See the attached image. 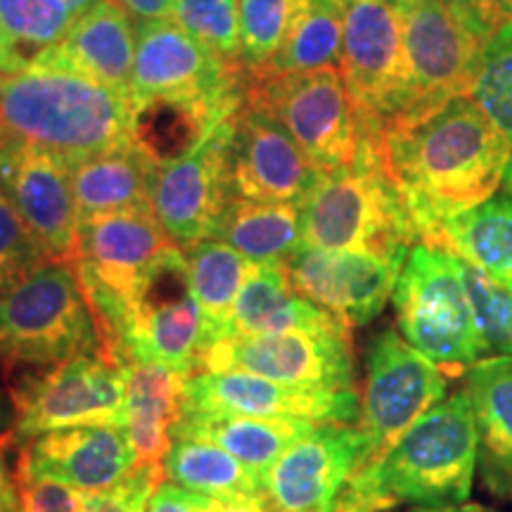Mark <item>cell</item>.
<instances>
[{
  "label": "cell",
  "mask_w": 512,
  "mask_h": 512,
  "mask_svg": "<svg viewBox=\"0 0 512 512\" xmlns=\"http://www.w3.org/2000/svg\"><path fill=\"white\" fill-rule=\"evenodd\" d=\"M382 150L420 242L432 247L451 216L494 197L512 155L508 138L470 95L420 124L389 131Z\"/></svg>",
  "instance_id": "1"
},
{
  "label": "cell",
  "mask_w": 512,
  "mask_h": 512,
  "mask_svg": "<svg viewBox=\"0 0 512 512\" xmlns=\"http://www.w3.org/2000/svg\"><path fill=\"white\" fill-rule=\"evenodd\" d=\"M475 472V415L460 389L361 467L344 486L335 512H384L403 503L460 505L470 498Z\"/></svg>",
  "instance_id": "2"
},
{
  "label": "cell",
  "mask_w": 512,
  "mask_h": 512,
  "mask_svg": "<svg viewBox=\"0 0 512 512\" xmlns=\"http://www.w3.org/2000/svg\"><path fill=\"white\" fill-rule=\"evenodd\" d=\"M0 136L55 152L72 166L131 143V98L38 57L0 72Z\"/></svg>",
  "instance_id": "3"
},
{
  "label": "cell",
  "mask_w": 512,
  "mask_h": 512,
  "mask_svg": "<svg viewBox=\"0 0 512 512\" xmlns=\"http://www.w3.org/2000/svg\"><path fill=\"white\" fill-rule=\"evenodd\" d=\"M299 209L309 247L401 252L420 242L380 140L361 138L354 164L323 171Z\"/></svg>",
  "instance_id": "4"
},
{
  "label": "cell",
  "mask_w": 512,
  "mask_h": 512,
  "mask_svg": "<svg viewBox=\"0 0 512 512\" xmlns=\"http://www.w3.org/2000/svg\"><path fill=\"white\" fill-rule=\"evenodd\" d=\"M83 354L105 347L74 264L48 261L0 292V368H50Z\"/></svg>",
  "instance_id": "5"
},
{
  "label": "cell",
  "mask_w": 512,
  "mask_h": 512,
  "mask_svg": "<svg viewBox=\"0 0 512 512\" xmlns=\"http://www.w3.org/2000/svg\"><path fill=\"white\" fill-rule=\"evenodd\" d=\"M392 299L403 339L446 375L467 373L486 358L456 254L425 242L413 245Z\"/></svg>",
  "instance_id": "6"
},
{
  "label": "cell",
  "mask_w": 512,
  "mask_h": 512,
  "mask_svg": "<svg viewBox=\"0 0 512 512\" xmlns=\"http://www.w3.org/2000/svg\"><path fill=\"white\" fill-rule=\"evenodd\" d=\"M209 351L200 304L190 287L183 249L169 245L140 273L126 299L117 363H159L176 373H202Z\"/></svg>",
  "instance_id": "7"
},
{
  "label": "cell",
  "mask_w": 512,
  "mask_h": 512,
  "mask_svg": "<svg viewBox=\"0 0 512 512\" xmlns=\"http://www.w3.org/2000/svg\"><path fill=\"white\" fill-rule=\"evenodd\" d=\"M396 3L403 19L406 98L389 131L420 124L451 100L470 93L486 43L491 41L467 22L451 0Z\"/></svg>",
  "instance_id": "8"
},
{
  "label": "cell",
  "mask_w": 512,
  "mask_h": 512,
  "mask_svg": "<svg viewBox=\"0 0 512 512\" xmlns=\"http://www.w3.org/2000/svg\"><path fill=\"white\" fill-rule=\"evenodd\" d=\"M339 72L361 138L382 143L406 98L403 19L396 0H349Z\"/></svg>",
  "instance_id": "9"
},
{
  "label": "cell",
  "mask_w": 512,
  "mask_h": 512,
  "mask_svg": "<svg viewBox=\"0 0 512 512\" xmlns=\"http://www.w3.org/2000/svg\"><path fill=\"white\" fill-rule=\"evenodd\" d=\"M245 100L278 119L316 169L354 164L361 131L339 67L249 76Z\"/></svg>",
  "instance_id": "10"
},
{
  "label": "cell",
  "mask_w": 512,
  "mask_h": 512,
  "mask_svg": "<svg viewBox=\"0 0 512 512\" xmlns=\"http://www.w3.org/2000/svg\"><path fill=\"white\" fill-rule=\"evenodd\" d=\"M17 444L83 425H126L124 368L105 354H83L41 368L10 392Z\"/></svg>",
  "instance_id": "11"
},
{
  "label": "cell",
  "mask_w": 512,
  "mask_h": 512,
  "mask_svg": "<svg viewBox=\"0 0 512 512\" xmlns=\"http://www.w3.org/2000/svg\"><path fill=\"white\" fill-rule=\"evenodd\" d=\"M446 373L396 330H382L368 349L358 432L363 465L380 458L408 427L444 401Z\"/></svg>",
  "instance_id": "12"
},
{
  "label": "cell",
  "mask_w": 512,
  "mask_h": 512,
  "mask_svg": "<svg viewBox=\"0 0 512 512\" xmlns=\"http://www.w3.org/2000/svg\"><path fill=\"white\" fill-rule=\"evenodd\" d=\"M204 370H242L297 389H356L347 325L230 337L204 356Z\"/></svg>",
  "instance_id": "13"
},
{
  "label": "cell",
  "mask_w": 512,
  "mask_h": 512,
  "mask_svg": "<svg viewBox=\"0 0 512 512\" xmlns=\"http://www.w3.org/2000/svg\"><path fill=\"white\" fill-rule=\"evenodd\" d=\"M411 249L363 252L299 245L285 261L294 290L318 304L347 328L368 325L394 297L399 275Z\"/></svg>",
  "instance_id": "14"
},
{
  "label": "cell",
  "mask_w": 512,
  "mask_h": 512,
  "mask_svg": "<svg viewBox=\"0 0 512 512\" xmlns=\"http://www.w3.org/2000/svg\"><path fill=\"white\" fill-rule=\"evenodd\" d=\"M0 190L43 256L57 264H74L79 214L67 159L24 140L0 136Z\"/></svg>",
  "instance_id": "15"
},
{
  "label": "cell",
  "mask_w": 512,
  "mask_h": 512,
  "mask_svg": "<svg viewBox=\"0 0 512 512\" xmlns=\"http://www.w3.org/2000/svg\"><path fill=\"white\" fill-rule=\"evenodd\" d=\"M233 128L235 117H230L192 155L157 169L152 214L178 249L214 238L235 200L228 169Z\"/></svg>",
  "instance_id": "16"
},
{
  "label": "cell",
  "mask_w": 512,
  "mask_h": 512,
  "mask_svg": "<svg viewBox=\"0 0 512 512\" xmlns=\"http://www.w3.org/2000/svg\"><path fill=\"white\" fill-rule=\"evenodd\" d=\"M183 411L351 425L361 413V399L356 389H297L242 370H204L185 380Z\"/></svg>",
  "instance_id": "17"
},
{
  "label": "cell",
  "mask_w": 512,
  "mask_h": 512,
  "mask_svg": "<svg viewBox=\"0 0 512 512\" xmlns=\"http://www.w3.org/2000/svg\"><path fill=\"white\" fill-rule=\"evenodd\" d=\"M361 465L363 437L356 425H316L266 472L264 501L275 512H335Z\"/></svg>",
  "instance_id": "18"
},
{
  "label": "cell",
  "mask_w": 512,
  "mask_h": 512,
  "mask_svg": "<svg viewBox=\"0 0 512 512\" xmlns=\"http://www.w3.org/2000/svg\"><path fill=\"white\" fill-rule=\"evenodd\" d=\"M228 169L233 195L254 202L302 204L323 174L278 119L247 100L235 114Z\"/></svg>",
  "instance_id": "19"
},
{
  "label": "cell",
  "mask_w": 512,
  "mask_h": 512,
  "mask_svg": "<svg viewBox=\"0 0 512 512\" xmlns=\"http://www.w3.org/2000/svg\"><path fill=\"white\" fill-rule=\"evenodd\" d=\"M249 74L223 62L171 19L140 22L131 100L152 95H219L245 91Z\"/></svg>",
  "instance_id": "20"
},
{
  "label": "cell",
  "mask_w": 512,
  "mask_h": 512,
  "mask_svg": "<svg viewBox=\"0 0 512 512\" xmlns=\"http://www.w3.org/2000/svg\"><path fill=\"white\" fill-rule=\"evenodd\" d=\"M169 245L152 209L88 216L79 221L74 268L81 287H93L126 302L145 266Z\"/></svg>",
  "instance_id": "21"
},
{
  "label": "cell",
  "mask_w": 512,
  "mask_h": 512,
  "mask_svg": "<svg viewBox=\"0 0 512 512\" xmlns=\"http://www.w3.org/2000/svg\"><path fill=\"white\" fill-rule=\"evenodd\" d=\"M17 463L38 475L62 479L93 496L131 475L138 456L126 427L83 425L46 432L27 441Z\"/></svg>",
  "instance_id": "22"
},
{
  "label": "cell",
  "mask_w": 512,
  "mask_h": 512,
  "mask_svg": "<svg viewBox=\"0 0 512 512\" xmlns=\"http://www.w3.org/2000/svg\"><path fill=\"white\" fill-rule=\"evenodd\" d=\"M245 91L131 100V143L155 169L181 162L245 105Z\"/></svg>",
  "instance_id": "23"
},
{
  "label": "cell",
  "mask_w": 512,
  "mask_h": 512,
  "mask_svg": "<svg viewBox=\"0 0 512 512\" xmlns=\"http://www.w3.org/2000/svg\"><path fill=\"white\" fill-rule=\"evenodd\" d=\"M131 98L136 27L117 0H95L69 27L67 36L41 55Z\"/></svg>",
  "instance_id": "24"
},
{
  "label": "cell",
  "mask_w": 512,
  "mask_h": 512,
  "mask_svg": "<svg viewBox=\"0 0 512 512\" xmlns=\"http://www.w3.org/2000/svg\"><path fill=\"white\" fill-rule=\"evenodd\" d=\"M463 392L477 430V472L484 489L512 503V356H486L465 373Z\"/></svg>",
  "instance_id": "25"
},
{
  "label": "cell",
  "mask_w": 512,
  "mask_h": 512,
  "mask_svg": "<svg viewBox=\"0 0 512 512\" xmlns=\"http://www.w3.org/2000/svg\"><path fill=\"white\" fill-rule=\"evenodd\" d=\"M126 434L136 448L138 465L164 467L174 430L183 415L188 375L147 361H126Z\"/></svg>",
  "instance_id": "26"
},
{
  "label": "cell",
  "mask_w": 512,
  "mask_h": 512,
  "mask_svg": "<svg viewBox=\"0 0 512 512\" xmlns=\"http://www.w3.org/2000/svg\"><path fill=\"white\" fill-rule=\"evenodd\" d=\"M339 323L342 320L294 290L285 273V266L252 264L245 283L240 287L238 299H235L230 337L320 330Z\"/></svg>",
  "instance_id": "27"
},
{
  "label": "cell",
  "mask_w": 512,
  "mask_h": 512,
  "mask_svg": "<svg viewBox=\"0 0 512 512\" xmlns=\"http://www.w3.org/2000/svg\"><path fill=\"white\" fill-rule=\"evenodd\" d=\"M69 169L79 221L110 211L152 209L157 169L133 143L81 159Z\"/></svg>",
  "instance_id": "28"
},
{
  "label": "cell",
  "mask_w": 512,
  "mask_h": 512,
  "mask_svg": "<svg viewBox=\"0 0 512 512\" xmlns=\"http://www.w3.org/2000/svg\"><path fill=\"white\" fill-rule=\"evenodd\" d=\"M313 427L304 420H264L235 413L183 411L174 434H190L226 448L264 484L271 465Z\"/></svg>",
  "instance_id": "29"
},
{
  "label": "cell",
  "mask_w": 512,
  "mask_h": 512,
  "mask_svg": "<svg viewBox=\"0 0 512 512\" xmlns=\"http://www.w3.org/2000/svg\"><path fill=\"white\" fill-rule=\"evenodd\" d=\"M164 475L183 489L228 505L252 503L264 494V484L247 465L214 441L190 434H174Z\"/></svg>",
  "instance_id": "30"
},
{
  "label": "cell",
  "mask_w": 512,
  "mask_h": 512,
  "mask_svg": "<svg viewBox=\"0 0 512 512\" xmlns=\"http://www.w3.org/2000/svg\"><path fill=\"white\" fill-rule=\"evenodd\" d=\"M434 247L448 249L512 292V197L494 195L477 207L451 216Z\"/></svg>",
  "instance_id": "31"
},
{
  "label": "cell",
  "mask_w": 512,
  "mask_h": 512,
  "mask_svg": "<svg viewBox=\"0 0 512 512\" xmlns=\"http://www.w3.org/2000/svg\"><path fill=\"white\" fill-rule=\"evenodd\" d=\"M216 240L228 242L252 264H278L302 245V209L297 202H254L235 197Z\"/></svg>",
  "instance_id": "32"
},
{
  "label": "cell",
  "mask_w": 512,
  "mask_h": 512,
  "mask_svg": "<svg viewBox=\"0 0 512 512\" xmlns=\"http://www.w3.org/2000/svg\"><path fill=\"white\" fill-rule=\"evenodd\" d=\"M347 5L349 0H292L283 46L261 74L339 67Z\"/></svg>",
  "instance_id": "33"
},
{
  "label": "cell",
  "mask_w": 512,
  "mask_h": 512,
  "mask_svg": "<svg viewBox=\"0 0 512 512\" xmlns=\"http://www.w3.org/2000/svg\"><path fill=\"white\" fill-rule=\"evenodd\" d=\"M188 259L190 287L200 304L207 328L209 349L230 337V320L240 287L245 283L252 261L228 242L209 238L183 249Z\"/></svg>",
  "instance_id": "34"
},
{
  "label": "cell",
  "mask_w": 512,
  "mask_h": 512,
  "mask_svg": "<svg viewBox=\"0 0 512 512\" xmlns=\"http://www.w3.org/2000/svg\"><path fill=\"white\" fill-rule=\"evenodd\" d=\"M67 0H0V72L29 67L74 24Z\"/></svg>",
  "instance_id": "35"
},
{
  "label": "cell",
  "mask_w": 512,
  "mask_h": 512,
  "mask_svg": "<svg viewBox=\"0 0 512 512\" xmlns=\"http://www.w3.org/2000/svg\"><path fill=\"white\" fill-rule=\"evenodd\" d=\"M171 22L223 62L245 69L240 46V0H176Z\"/></svg>",
  "instance_id": "36"
},
{
  "label": "cell",
  "mask_w": 512,
  "mask_h": 512,
  "mask_svg": "<svg viewBox=\"0 0 512 512\" xmlns=\"http://www.w3.org/2000/svg\"><path fill=\"white\" fill-rule=\"evenodd\" d=\"M467 95L512 145V24L498 29L486 43Z\"/></svg>",
  "instance_id": "37"
},
{
  "label": "cell",
  "mask_w": 512,
  "mask_h": 512,
  "mask_svg": "<svg viewBox=\"0 0 512 512\" xmlns=\"http://www.w3.org/2000/svg\"><path fill=\"white\" fill-rule=\"evenodd\" d=\"M292 0H240L242 67L261 74L283 46Z\"/></svg>",
  "instance_id": "38"
},
{
  "label": "cell",
  "mask_w": 512,
  "mask_h": 512,
  "mask_svg": "<svg viewBox=\"0 0 512 512\" xmlns=\"http://www.w3.org/2000/svg\"><path fill=\"white\" fill-rule=\"evenodd\" d=\"M463 278L486 356H512V292L465 261Z\"/></svg>",
  "instance_id": "39"
},
{
  "label": "cell",
  "mask_w": 512,
  "mask_h": 512,
  "mask_svg": "<svg viewBox=\"0 0 512 512\" xmlns=\"http://www.w3.org/2000/svg\"><path fill=\"white\" fill-rule=\"evenodd\" d=\"M43 264H48V259L0 190V292L10 290Z\"/></svg>",
  "instance_id": "40"
},
{
  "label": "cell",
  "mask_w": 512,
  "mask_h": 512,
  "mask_svg": "<svg viewBox=\"0 0 512 512\" xmlns=\"http://www.w3.org/2000/svg\"><path fill=\"white\" fill-rule=\"evenodd\" d=\"M22 512H86L88 494L50 475H38L29 467H15Z\"/></svg>",
  "instance_id": "41"
},
{
  "label": "cell",
  "mask_w": 512,
  "mask_h": 512,
  "mask_svg": "<svg viewBox=\"0 0 512 512\" xmlns=\"http://www.w3.org/2000/svg\"><path fill=\"white\" fill-rule=\"evenodd\" d=\"M164 467L136 465L126 479L112 489L88 496L86 512H145L147 501L162 484Z\"/></svg>",
  "instance_id": "42"
},
{
  "label": "cell",
  "mask_w": 512,
  "mask_h": 512,
  "mask_svg": "<svg viewBox=\"0 0 512 512\" xmlns=\"http://www.w3.org/2000/svg\"><path fill=\"white\" fill-rule=\"evenodd\" d=\"M451 3L486 38L512 24V0H451Z\"/></svg>",
  "instance_id": "43"
},
{
  "label": "cell",
  "mask_w": 512,
  "mask_h": 512,
  "mask_svg": "<svg viewBox=\"0 0 512 512\" xmlns=\"http://www.w3.org/2000/svg\"><path fill=\"white\" fill-rule=\"evenodd\" d=\"M207 496L183 489L174 482H162L147 501L145 512H202Z\"/></svg>",
  "instance_id": "44"
},
{
  "label": "cell",
  "mask_w": 512,
  "mask_h": 512,
  "mask_svg": "<svg viewBox=\"0 0 512 512\" xmlns=\"http://www.w3.org/2000/svg\"><path fill=\"white\" fill-rule=\"evenodd\" d=\"M117 3L140 22H157V19H171L176 0H117Z\"/></svg>",
  "instance_id": "45"
},
{
  "label": "cell",
  "mask_w": 512,
  "mask_h": 512,
  "mask_svg": "<svg viewBox=\"0 0 512 512\" xmlns=\"http://www.w3.org/2000/svg\"><path fill=\"white\" fill-rule=\"evenodd\" d=\"M0 512H22L17 475L10 467L5 451H0Z\"/></svg>",
  "instance_id": "46"
},
{
  "label": "cell",
  "mask_w": 512,
  "mask_h": 512,
  "mask_svg": "<svg viewBox=\"0 0 512 512\" xmlns=\"http://www.w3.org/2000/svg\"><path fill=\"white\" fill-rule=\"evenodd\" d=\"M17 444V408L8 392L0 389V451Z\"/></svg>",
  "instance_id": "47"
},
{
  "label": "cell",
  "mask_w": 512,
  "mask_h": 512,
  "mask_svg": "<svg viewBox=\"0 0 512 512\" xmlns=\"http://www.w3.org/2000/svg\"><path fill=\"white\" fill-rule=\"evenodd\" d=\"M411 512H498L479 503H460V505H439V508H415Z\"/></svg>",
  "instance_id": "48"
},
{
  "label": "cell",
  "mask_w": 512,
  "mask_h": 512,
  "mask_svg": "<svg viewBox=\"0 0 512 512\" xmlns=\"http://www.w3.org/2000/svg\"><path fill=\"white\" fill-rule=\"evenodd\" d=\"M202 512H235V510H233V505L214 501V498H207L202 505Z\"/></svg>",
  "instance_id": "49"
},
{
  "label": "cell",
  "mask_w": 512,
  "mask_h": 512,
  "mask_svg": "<svg viewBox=\"0 0 512 512\" xmlns=\"http://www.w3.org/2000/svg\"><path fill=\"white\" fill-rule=\"evenodd\" d=\"M67 3H69V8L76 12V17H79L81 12H86L88 8H91L95 0H67Z\"/></svg>",
  "instance_id": "50"
},
{
  "label": "cell",
  "mask_w": 512,
  "mask_h": 512,
  "mask_svg": "<svg viewBox=\"0 0 512 512\" xmlns=\"http://www.w3.org/2000/svg\"><path fill=\"white\" fill-rule=\"evenodd\" d=\"M503 188L508 195L512 197V155L508 159V166H505V174H503Z\"/></svg>",
  "instance_id": "51"
}]
</instances>
